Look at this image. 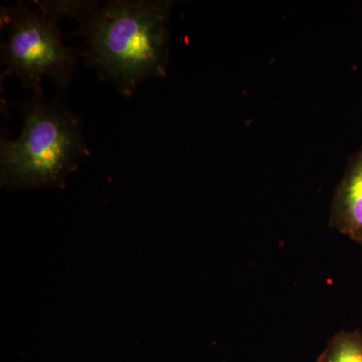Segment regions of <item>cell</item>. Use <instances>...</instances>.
I'll return each mask as SVG.
<instances>
[{
	"label": "cell",
	"instance_id": "cell-2",
	"mask_svg": "<svg viewBox=\"0 0 362 362\" xmlns=\"http://www.w3.org/2000/svg\"><path fill=\"white\" fill-rule=\"evenodd\" d=\"M16 139L0 138V181L9 190L64 188L66 178L90 156L80 118L62 102L33 96L20 107Z\"/></svg>",
	"mask_w": 362,
	"mask_h": 362
},
{
	"label": "cell",
	"instance_id": "cell-1",
	"mask_svg": "<svg viewBox=\"0 0 362 362\" xmlns=\"http://www.w3.org/2000/svg\"><path fill=\"white\" fill-rule=\"evenodd\" d=\"M173 1L94 2L78 23L84 39L80 56L124 97L150 78H165Z\"/></svg>",
	"mask_w": 362,
	"mask_h": 362
},
{
	"label": "cell",
	"instance_id": "cell-7",
	"mask_svg": "<svg viewBox=\"0 0 362 362\" xmlns=\"http://www.w3.org/2000/svg\"><path fill=\"white\" fill-rule=\"evenodd\" d=\"M362 245V244H361Z\"/></svg>",
	"mask_w": 362,
	"mask_h": 362
},
{
	"label": "cell",
	"instance_id": "cell-6",
	"mask_svg": "<svg viewBox=\"0 0 362 362\" xmlns=\"http://www.w3.org/2000/svg\"><path fill=\"white\" fill-rule=\"evenodd\" d=\"M39 8L40 13L45 14L57 23L63 18H70L75 21H80L88 11L92 7L95 1H32Z\"/></svg>",
	"mask_w": 362,
	"mask_h": 362
},
{
	"label": "cell",
	"instance_id": "cell-3",
	"mask_svg": "<svg viewBox=\"0 0 362 362\" xmlns=\"http://www.w3.org/2000/svg\"><path fill=\"white\" fill-rule=\"evenodd\" d=\"M16 1L1 7V44L4 78L16 77L33 96L44 97L42 78H51L59 88L68 87L78 70L80 52L66 47L58 23L32 4Z\"/></svg>",
	"mask_w": 362,
	"mask_h": 362
},
{
	"label": "cell",
	"instance_id": "cell-5",
	"mask_svg": "<svg viewBox=\"0 0 362 362\" xmlns=\"http://www.w3.org/2000/svg\"><path fill=\"white\" fill-rule=\"evenodd\" d=\"M317 362H362V332L342 331L328 342Z\"/></svg>",
	"mask_w": 362,
	"mask_h": 362
},
{
	"label": "cell",
	"instance_id": "cell-4",
	"mask_svg": "<svg viewBox=\"0 0 362 362\" xmlns=\"http://www.w3.org/2000/svg\"><path fill=\"white\" fill-rule=\"evenodd\" d=\"M329 223L338 232L362 244V145L349 157L335 190Z\"/></svg>",
	"mask_w": 362,
	"mask_h": 362
}]
</instances>
